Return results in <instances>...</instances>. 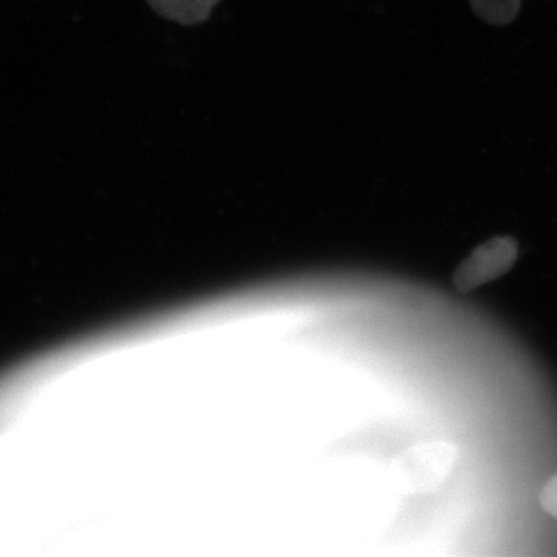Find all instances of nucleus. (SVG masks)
<instances>
[{
  "mask_svg": "<svg viewBox=\"0 0 557 557\" xmlns=\"http://www.w3.org/2000/svg\"><path fill=\"white\" fill-rule=\"evenodd\" d=\"M159 15L183 25L203 23L220 0H148Z\"/></svg>",
  "mask_w": 557,
  "mask_h": 557,
  "instance_id": "obj_2",
  "label": "nucleus"
},
{
  "mask_svg": "<svg viewBox=\"0 0 557 557\" xmlns=\"http://www.w3.org/2000/svg\"><path fill=\"white\" fill-rule=\"evenodd\" d=\"M479 18L496 26L511 24L519 15L521 0H470Z\"/></svg>",
  "mask_w": 557,
  "mask_h": 557,
  "instance_id": "obj_3",
  "label": "nucleus"
},
{
  "mask_svg": "<svg viewBox=\"0 0 557 557\" xmlns=\"http://www.w3.org/2000/svg\"><path fill=\"white\" fill-rule=\"evenodd\" d=\"M518 259V242L511 236H497L472 250L453 275V285L461 294L497 281L510 271Z\"/></svg>",
  "mask_w": 557,
  "mask_h": 557,
  "instance_id": "obj_1",
  "label": "nucleus"
},
{
  "mask_svg": "<svg viewBox=\"0 0 557 557\" xmlns=\"http://www.w3.org/2000/svg\"><path fill=\"white\" fill-rule=\"evenodd\" d=\"M540 503L543 510L557 520V475L543 487Z\"/></svg>",
  "mask_w": 557,
  "mask_h": 557,
  "instance_id": "obj_4",
  "label": "nucleus"
}]
</instances>
